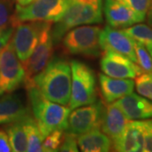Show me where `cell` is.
<instances>
[{"label":"cell","mask_w":152,"mask_h":152,"mask_svg":"<svg viewBox=\"0 0 152 152\" xmlns=\"http://www.w3.org/2000/svg\"><path fill=\"white\" fill-rule=\"evenodd\" d=\"M71 66L65 59L54 58L26 85H34L48 100L68 106L71 95Z\"/></svg>","instance_id":"1"},{"label":"cell","mask_w":152,"mask_h":152,"mask_svg":"<svg viewBox=\"0 0 152 152\" xmlns=\"http://www.w3.org/2000/svg\"><path fill=\"white\" fill-rule=\"evenodd\" d=\"M102 9L103 0H69L64 15L52 30L53 44L62 41L66 33L73 28L102 23Z\"/></svg>","instance_id":"2"},{"label":"cell","mask_w":152,"mask_h":152,"mask_svg":"<svg viewBox=\"0 0 152 152\" xmlns=\"http://www.w3.org/2000/svg\"><path fill=\"white\" fill-rule=\"evenodd\" d=\"M26 87L34 118L44 138L55 130H65L71 109L48 100L34 85Z\"/></svg>","instance_id":"3"},{"label":"cell","mask_w":152,"mask_h":152,"mask_svg":"<svg viewBox=\"0 0 152 152\" xmlns=\"http://www.w3.org/2000/svg\"><path fill=\"white\" fill-rule=\"evenodd\" d=\"M70 66L72 81L70 100L68 107L73 110L96 102L97 91L94 71L88 65L76 60L71 62Z\"/></svg>","instance_id":"4"},{"label":"cell","mask_w":152,"mask_h":152,"mask_svg":"<svg viewBox=\"0 0 152 152\" xmlns=\"http://www.w3.org/2000/svg\"><path fill=\"white\" fill-rule=\"evenodd\" d=\"M68 4L69 0H34L27 5L17 4L12 17V26L26 21H58Z\"/></svg>","instance_id":"5"},{"label":"cell","mask_w":152,"mask_h":152,"mask_svg":"<svg viewBox=\"0 0 152 152\" xmlns=\"http://www.w3.org/2000/svg\"><path fill=\"white\" fill-rule=\"evenodd\" d=\"M102 29L96 26H80L69 30L62 39L66 53L96 58L101 54L100 34Z\"/></svg>","instance_id":"6"},{"label":"cell","mask_w":152,"mask_h":152,"mask_svg":"<svg viewBox=\"0 0 152 152\" xmlns=\"http://www.w3.org/2000/svg\"><path fill=\"white\" fill-rule=\"evenodd\" d=\"M26 71L10 42L0 51V96L14 92L25 84Z\"/></svg>","instance_id":"7"},{"label":"cell","mask_w":152,"mask_h":152,"mask_svg":"<svg viewBox=\"0 0 152 152\" xmlns=\"http://www.w3.org/2000/svg\"><path fill=\"white\" fill-rule=\"evenodd\" d=\"M48 22L49 21H26L15 26L11 42L23 66L32 54Z\"/></svg>","instance_id":"8"},{"label":"cell","mask_w":152,"mask_h":152,"mask_svg":"<svg viewBox=\"0 0 152 152\" xmlns=\"http://www.w3.org/2000/svg\"><path fill=\"white\" fill-rule=\"evenodd\" d=\"M68 118L65 133L75 136L80 135L89 131L99 129L102 126L104 106L101 102L82 106L73 109Z\"/></svg>","instance_id":"9"},{"label":"cell","mask_w":152,"mask_h":152,"mask_svg":"<svg viewBox=\"0 0 152 152\" xmlns=\"http://www.w3.org/2000/svg\"><path fill=\"white\" fill-rule=\"evenodd\" d=\"M53 52V41L52 37V22H48L42 31L36 48L24 66L26 71L25 85L31 82L33 77L46 67L51 60Z\"/></svg>","instance_id":"10"},{"label":"cell","mask_w":152,"mask_h":152,"mask_svg":"<svg viewBox=\"0 0 152 152\" xmlns=\"http://www.w3.org/2000/svg\"><path fill=\"white\" fill-rule=\"evenodd\" d=\"M100 66L105 75L113 78L135 79L144 73L140 67L130 58L112 50L104 51Z\"/></svg>","instance_id":"11"},{"label":"cell","mask_w":152,"mask_h":152,"mask_svg":"<svg viewBox=\"0 0 152 152\" xmlns=\"http://www.w3.org/2000/svg\"><path fill=\"white\" fill-rule=\"evenodd\" d=\"M100 46L103 51L112 50L125 55L133 62H137L134 41L129 37L123 30L107 26L100 34Z\"/></svg>","instance_id":"12"},{"label":"cell","mask_w":152,"mask_h":152,"mask_svg":"<svg viewBox=\"0 0 152 152\" xmlns=\"http://www.w3.org/2000/svg\"><path fill=\"white\" fill-rule=\"evenodd\" d=\"M114 151H144L145 136L143 121H129L118 139L113 143Z\"/></svg>","instance_id":"13"},{"label":"cell","mask_w":152,"mask_h":152,"mask_svg":"<svg viewBox=\"0 0 152 152\" xmlns=\"http://www.w3.org/2000/svg\"><path fill=\"white\" fill-rule=\"evenodd\" d=\"M103 12L108 26L116 28H127L139 23L134 12L118 0H104Z\"/></svg>","instance_id":"14"},{"label":"cell","mask_w":152,"mask_h":152,"mask_svg":"<svg viewBox=\"0 0 152 152\" xmlns=\"http://www.w3.org/2000/svg\"><path fill=\"white\" fill-rule=\"evenodd\" d=\"M99 84L102 96L107 103H112L134 91L135 83L132 79L113 78L99 74Z\"/></svg>","instance_id":"15"},{"label":"cell","mask_w":152,"mask_h":152,"mask_svg":"<svg viewBox=\"0 0 152 152\" xmlns=\"http://www.w3.org/2000/svg\"><path fill=\"white\" fill-rule=\"evenodd\" d=\"M129 120L152 118V101L135 93L128 94L115 102Z\"/></svg>","instance_id":"16"},{"label":"cell","mask_w":152,"mask_h":152,"mask_svg":"<svg viewBox=\"0 0 152 152\" xmlns=\"http://www.w3.org/2000/svg\"><path fill=\"white\" fill-rule=\"evenodd\" d=\"M30 114L21 96L11 92L0 97V125L10 124Z\"/></svg>","instance_id":"17"},{"label":"cell","mask_w":152,"mask_h":152,"mask_svg":"<svg viewBox=\"0 0 152 152\" xmlns=\"http://www.w3.org/2000/svg\"><path fill=\"white\" fill-rule=\"evenodd\" d=\"M129 121L119 107L115 102H112L107 105L106 107H104L101 128L113 143L121 135Z\"/></svg>","instance_id":"18"},{"label":"cell","mask_w":152,"mask_h":152,"mask_svg":"<svg viewBox=\"0 0 152 152\" xmlns=\"http://www.w3.org/2000/svg\"><path fill=\"white\" fill-rule=\"evenodd\" d=\"M78 145L84 152H107L111 150L113 141L99 129L89 131L77 137Z\"/></svg>","instance_id":"19"},{"label":"cell","mask_w":152,"mask_h":152,"mask_svg":"<svg viewBox=\"0 0 152 152\" xmlns=\"http://www.w3.org/2000/svg\"><path fill=\"white\" fill-rule=\"evenodd\" d=\"M5 131L9 136L13 151H27V138L24 118L7 124Z\"/></svg>","instance_id":"20"},{"label":"cell","mask_w":152,"mask_h":152,"mask_svg":"<svg viewBox=\"0 0 152 152\" xmlns=\"http://www.w3.org/2000/svg\"><path fill=\"white\" fill-rule=\"evenodd\" d=\"M24 121L27 138V151H42V142L45 138L40 130L37 120L29 114L24 118Z\"/></svg>","instance_id":"21"},{"label":"cell","mask_w":152,"mask_h":152,"mask_svg":"<svg viewBox=\"0 0 152 152\" xmlns=\"http://www.w3.org/2000/svg\"><path fill=\"white\" fill-rule=\"evenodd\" d=\"M123 31L126 33L134 41L143 44L145 48L152 44V28L146 25L139 24L124 28Z\"/></svg>","instance_id":"22"},{"label":"cell","mask_w":152,"mask_h":152,"mask_svg":"<svg viewBox=\"0 0 152 152\" xmlns=\"http://www.w3.org/2000/svg\"><path fill=\"white\" fill-rule=\"evenodd\" d=\"M134 49L138 65L143 72L152 73V57L146 48L143 44L134 41Z\"/></svg>","instance_id":"23"},{"label":"cell","mask_w":152,"mask_h":152,"mask_svg":"<svg viewBox=\"0 0 152 152\" xmlns=\"http://www.w3.org/2000/svg\"><path fill=\"white\" fill-rule=\"evenodd\" d=\"M118 1L127 6L128 8H129L131 10L134 11L140 22L145 20V16L151 2V0H118Z\"/></svg>","instance_id":"24"},{"label":"cell","mask_w":152,"mask_h":152,"mask_svg":"<svg viewBox=\"0 0 152 152\" xmlns=\"http://www.w3.org/2000/svg\"><path fill=\"white\" fill-rule=\"evenodd\" d=\"M135 79L137 91L152 101V73H142Z\"/></svg>","instance_id":"25"},{"label":"cell","mask_w":152,"mask_h":152,"mask_svg":"<svg viewBox=\"0 0 152 152\" xmlns=\"http://www.w3.org/2000/svg\"><path fill=\"white\" fill-rule=\"evenodd\" d=\"M13 14L10 0H0V31L12 26Z\"/></svg>","instance_id":"26"},{"label":"cell","mask_w":152,"mask_h":152,"mask_svg":"<svg viewBox=\"0 0 152 152\" xmlns=\"http://www.w3.org/2000/svg\"><path fill=\"white\" fill-rule=\"evenodd\" d=\"M64 130H55L45 137L42 142V151H58L64 138Z\"/></svg>","instance_id":"27"},{"label":"cell","mask_w":152,"mask_h":152,"mask_svg":"<svg viewBox=\"0 0 152 152\" xmlns=\"http://www.w3.org/2000/svg\"><path fill=\"white\" fill-rule=\"evenodd\" d=\"M78 151H79V149H78L77 136L65 133L64 134L63 141L61 143L58 151L77 152Z\"/></svg>","instance_id":"28"},{"label":"cell","mask_w":152,"mask_h":152,"mask_svg":"<svg viewBox=\"0 0 152 152\" xmlns=\"http://www.w3.org/2000/svg\"><path fill=\"white\" fill-rule=\"evenodd\" d=\"M143 124L145 136L144 151L152 152V119L148 118L143 121Z\"/></svg>","instance_id":"29"},{"label":"cell","mask_w":152,"mask_h":152,"mask_svg":"<svg viewBox=\"0 0 152 152\" xmlns=\"http://www.w3.org/2000/svg\"><path fill=\"white\" fill-rule=\"evenodd\" d=\"M14 31H15V27L10 26L0 31V51L10 42L11 37L13 36Z\"/></svg>","instance_id":"30"},{"label":"cell","mask_w":152,"mask_h":152,"mask_svg":"<svg viewBox=\"0 0 152 152\" xmlns=\"http://www.w3.org/2000/svg\"><path fill=\"white\" fill-rule=\"evenodd\" d=\"M12 151L9 136L5 130L0 129V152H10Z\"/></svg>","instance_id":"31"},{"label":"cell","mask_w":152,"mask_h":152,"mask_svg":"<svg viewBox=\"0 0 152 152\" xmlns=\"http://www.w3.org/2000/svg\"><path fill=\"white\" fill-rule=\"evenodd\" d=\"M147 21L149 23V25L152 27V0L151 2V5L147 12Z\"/></svg>","instance_id":"32"},{"label":"cell","mask_w":152,"mask_h":152,"mask_svg":"<svg viewBox=\"0 0 152 152\" xmlns=\"http://www.w3.org/2000/svg\"><path fill=\"white\" fill-rule=\"evenodd\" d=\"M17 3H18V4H20V5L22 6H25V5H27L29 4H31L32 1L34 0H16Z\"/></svg>","instance_id":"33"},{"label":"cell","mask_w":152,"mask_h":152,"mask_svg":"<svg viewBox=\"0 0 152 152\" xmlns=\"http://www.w3.org/2000/svg\"><path fill=\"white\" fill-rule=\"evenodd\" d=\"M147 50L149 51V53H150V54L151 55V57H152V44L151 45V46H149V47H147L146 48Z\"/></svg>","instance_id":"34"}]
</instances>
